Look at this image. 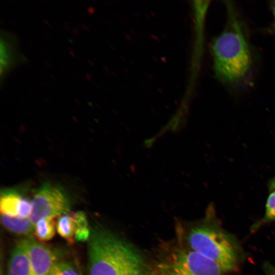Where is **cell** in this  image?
<instances>
[{"mask_svg":"<svg viewBox=\"0 0 275 275\" xmlns=\"http://www.w3.org/2000/svg\"><path fill=\"white\" fill-rule=\"evenodd\" d=\"M227 24L212 44L213 68L216 77L222 82L233 84L243 80L252 67L249 46L243 35L233 5L225 3Z\"/></svg>","mask_w":275,"mask_h":275,"instance_id":"6da1fadb","label":"cell"},{"mask_svg":"<svg viewBox=\"0 0 275 275\" xmlns=\"http://www.w3.org/2000/svg\"><path fill=\"white\" fill-rule=\"evenodd\" d=\"M88 257L89 275H143V262L138 254L105 230L92 233Z\"/></svg>","mask_w":275,"mask_h":275,"instance_id":"7a4b0ae2","label":"cell"},{"mask_svg":"<svg viewBox=\"0 0 275 275\" xmlns=\"http://www.w3.org/2000/svg\"><path fill=\"white\" fill-rule=\"evenodd\" d=\"M188 242L191 250L214 261L226 272L238 269L242 258L240 246L236 239L216 221L193 228Z\"/></svg>","mask_w":275,"mask_h":275,"instance_id":"3957f363","label":"cell"},{"mask_svg":"<svg viewBox=\"0 0 275 275\" xmlns=\"http://www.w3.org/2000/svg\"><path fill=\"white\" fill-rule=\"evenodd\" d=\"M164 275H225L226 272L214 261L190 249L174 255L163 265Z\"/></svg>","mask_w":275,"mask_h":275,"instance_id":"277c9868","label":"cell"},{"mask_svg":"<svg viewBox=\"0 0 275 275\" xmlns=\"http://www.w3.org/2000/svg\"><path fill=\"white\" fill-rule=\"evenodd\" d=\"M32 202L30 219L34 225L41 218L60 216L69 211V202L64 190L49 182L43 183L37 189Z\"/></svg>","mask_w":275,"mask_h":275,"instance_id":"5b68a950","label":"cell"},{"mask_svg":"<svg viewBox=\"0 0 275 275\" xmlns=\"http://www.w3.org/2000/svg\"><path fill=\"white\" fill-rule=\"evenodd\" d=\"M34 275H49L57 256L48 246L33 239L23 240Z\"/></svg>","mask_w":275,"mask_h":275,"instance_id":"8992f818","label":"cell"},{"mask_svg":"<svg viewBox=\"0 0 275 275\" xmlns=\"http://www.w3.org/2000/svg\"><path fill=\"white\" fill-rule=\"evenodd\" d=\"M33 209L32 202L23 197L14 188L1 190L0 210L2 215L19 218H30Z\"/></svg>","mask_w":275,"mask_h":275,"instance_id":"52a82bcc","label":"cell"},{"mask_svg":"<svg viewBox=\"0 0 275 275\" xmlns=\"http://www.w3.org/2000/svg\"><path fill=\"white\" fill-rule=\"evenodd\" d=\"M7 275H34L23 240L17 243L12 250Z\"/></svg>","mask_w":275,"mask_h":275,"instance_id":"ba28073f","label":"cell"},{"mask_svg":"<svg viewBox=\"0 0 275 275\" xmlns=\"http://www.w3.org/2000/svg\"><path fill=\"white\" fill-rule=\"evenodd\" d=\"M1 222L10 231L20 235L31 236L34 231L35 225L29 218L12 217L1 214Z\"/></svg>","mask_w":275,"mask_h":275,"instance_id":"9c48e42d","label":"cell"},{"mask_svg":"<svg viewBox=\"0 0 275 275\" xmlns=\"http://www.w3.org/2000/svg\"><path fill=\"white\" fill-rule=\"evenodd\" d=\"M58 234L69 243L72 244L75 239L76 224L73 213L59 216L56 223Z\"/></svg>","mask_w":275,"mask_h":275,"instance_id":"30bf717a","label":"cell"},{"mask_svg":"<svg viewBox=\"0 0 275 275\" xmlns=\"http://www.w3.org/2000/svg\"><path fill=\"white\" fill-rule=\"evenodd\" d=\"M55 217L49 216L39 219L35 224L34 234L41 242L51 240L56 233Z\"/></svg>","mask_w":275,"mask_h":275,"instance_id":"8fae6325","label":"cell"},{"mask_svg":"<svg viewBox=\"0 0 275 275\" xmlns=\"http://www.w3.org/2000/svg\"><path fill=\"white\" fill-rule=\"evenodd\" d=\"M73 215L76 224L75 240L81 242L87 240L90 237V232L85 213L77 211L73 212Z\"/></svg>","mask_w":275,"mask_h":275,"instance_id":"7c38bea8","label":"cell"},{"mask_svg":"<svg viewBox=\"0 0 275 275\" xmlns=\"http://www.w3.org/2000/svg\"><path fill=\"white\" fill-rule=\"evenodd\" d=\"M274 221H275V189H272L266 201L265 214L260 221L252 226L251 231L255 232L263 225Z\"/></svg>","mask_w":275,"mask_h":275,"instance_id":"4fadbf2b","label":"cell"},{"mask_svg":"<svg viewBox=\"0 0 275 275\" xmlns=\"http://www.w3.org/2000/svg\"><path fill=\"white\" fill-rule=\"evenodd\" d=\"M49 275H81L77 269L71 263L57 262Z\"/></svg>","mask_w":275,"mask_h":275,"instance_id":"5bb4252c","label":"cell"},{"mask_svg":"<svg viewBox=\"0 0 275 275\" xmlns=\"http://www.w3.org/2000/svg\"><path fill=\"white\" fill-rule=\"evenodd\" d=\"M263 267L266 275H275V265L266 262Z\"/></svg>","mask_w":275,"mask_h":275,"instance_id":"9a60e30c","label":"cell"},{"mask_svg":"<svg viewBox=\"0 0 275 275\" xmlns=\"http://www.w3.org/2000/svg\"><path fill=\"white\" fill-rule=\"evenodd\" d=\"M271 8L273 16V22L272 26V30L275 33V1H273L271 3Z\"/></svg>","mask_w":275,"mask_h":275,"instance_id":"2e32d148","label":"cell"},{"mask_svg":"<svg viewBox=\"0 0 275 275\" xmlns=\"http://www.w3.org/2000/svg\"><path fill=\"white\" fill-rule=\"evenodd\" d=\"M87 12L90 15H93L95 12V9L93 7L90 6L87 8Z\"/></svg>","mask_w":275,"mask_h":275,"instance_id":"e0dca14e","label":"cell"},{"mask_svg":"<svg viewBox=\"0 0 275 275\" xmlns=\"http://www.w3.org/2000/svg\"><path fill=\"white\" fill-rule=\"evenodd\" d=\"M85 77L88 81H91V82L92 81V76L90 73H86L85 75Z\"/></svg>","mask_w":275,"mask_h":275,"instance_id":"ac0fdd59","label":"cell"},{"mask_svg":"<svg viewBox=\"0 0 275 275\" xmlns=\"http://www.w3.org/2000/svg\"><path fill=\"white\" fill-rule=\"evenodd\" d=\"M72 32L75 36H78L79 30L76 27H74Z\"/></svg>","mask_w":275,"mask_h":275,"instance_id":"d6986e66","label":"cell"},{"mask_svg":"<svg viewBox=\"0 0 275 275\" xmlns=\"http://www.w3.org/2000/svg\"><path fill=\"white\" fill-rule=\"evenodd\" d=\"M80 26L84 30H85L86 31L88 32H90V31L89 30V29L88 28V27L85 24H83V23H81L80 24Z\"/></svg>","mask_w":275,"mask_h":275,"instance_id":"ffe728a7","label":"cell"},{"mask_svg":"<svg viewBox=\"0 0 275 275\" xmlns=\"http://www.w3.org/2000/svg\"><path fill=\"white\" fill-rule=\"evenodd\" d=\"M68 50L69 52V54L72 57L75 58V54L73 50L71 48H68Z\"/></svg>","mask_w":275,"mask_h":275,"instance_id":"44dd1931","label":"cell"},{"mask_svg":"<svg viewBox=\"0 0 275 275\" xmlns=\"http://www.w3.org/2000/svg\"><path fill=\"white\" fill-rule=\"evenodd\" d=\"M3 63L5 67L6 68H9L10 67V64L7 61H5Z\"/></svg>","mask_w":275,"mask_h":275,"instance_id":"7402d4cb","label":"cell"},{"mask_svg":"<svg viewBox=\"0 0 275 275\" xmlns=\"http://www.w3.org/2000/svg\"><path fill=\"white\" fill-rule=\"evenodd\" d=\"M271 189H275V179H274L271 184Z\"/></svg>","mask_w":275,"mask_h":275,"instance_id":"603a6c76","label":"cell"},{"mask_svg":"<svg viewBox=\"0 0 275 275\" xmlns=\"http://www.w3.org/2000/svg\"><path fill=\"white\" fill-rule=\"evenodd\" d=\"M64 26L67 30H69L70 29L68 25L66 23H64Z\"/></svg>","mask_w":275,"mask_h":275,"instance_id":"cb8c5ba5","label":"cell"},{"mask_svg":"<svg viewBox=\"0 0 275 275\" xmlns=\"http://www.w3.org/2000/svg\"><path fill=\"white\" fill-rule=\"evenodd\" d=\"M43 21H44V22L45 23H46L47 25H48V26H51V25H50V24L49 23V22L47 20H45V19H43Z\"/></svg>","mask_w":275,"mask_h":275,"instance_id":"d4e9b609","label":"cell"},{"mask_svg":"<svg viewBox=\"0 0 275 275\" xmlns=\"http://www.w3.org/2000/svg\"><path fill=\"white\" fill-rule=\"evenodd\" d=\"M46 65L48 67H51V64L49 63H48V62H46Z\"/></svg>","mask_w":275,"mask_h":275,"instance_id":"484cf974","label":"cell"},{"mask_svg":"<svg viewBox=\"0 0 275 275\" xmlns=\"http://www.w3.org/2000/svg\"><path fill=\"white\" fill-rule=\"evenodd\" d=\"M88 62L90 64L91 66H94L93 63L91 61L88 60Z\"/></svg>","mask_w":275,"mask_h":275,"instance_id":"4316f807","label":"cell"}]
</instances>
